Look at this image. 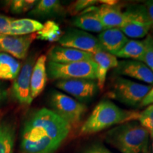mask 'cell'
I'll use <instances>...</instances> for the list:
<instances>
[{
	"mask_svg": "<svg viewBox=\"0 0 153 153\" xmlns=\"http://www.w3.org/2000/svg\"><path fill=\"white\" fill-rule=\"evenodd\" d=\"M138 120L140 124L149 132L153 131V104L148 106L143 112L140 113Z\"/></svg>",
	"mask_w": 153,
	"mask_h": 153,
	"instance_id": "484cf974",
	"label": "cell"
},
{
	"mask_svg": "<svg viewBox=\"0 0 153 153\" xmlns=\"http://www.w3.org/2000/svg\"><path fill=\"white\" fill-rule=\"evenodd\" d=\"M71 126L52 110L43 108L34 113L24 126L22 153H53L66 139Z\"/></svg>",
	"mask_w": 153,
	"mask_h": 153,
	"instance_id": "6da1fadb",
	"label": "cell"
},
{
	"mask_svg": "<svg viewBox=\"0 0 153 153\" xmlns=\"http://www.w3.org/2000/svg\"><path fill=\"white\" fill-rule=\"evenodd\" d=\"M48 76L51 79H97V64L93 60H85L70 63L48 62Z\"/></svg>",
	"mask_w": 153,
	"mask_h": 153,
	"instance_id": "277c9868",
	"label": "cell"
},
{
	"mask_svg": "<svg viewBox=\"0 0 153 153\" xmlns=\"http://www.w3.org/2000/svg\"><path fill=\"white\" fill-rule=\"evenodd\" d=\"M64 8L60 1L57 0H41L38 1L29 15L33 16L46 17L61 14L64 12Z\"/></svg>",
	"mask_w": 153,
	"mask_h": 153,
	"instance_id": "44dd1931",
	"label": "cell"
},
{
	"mask_svg": "<svg viewBox=\"0 0 153 153\" xmlns=\"http://www.w3.org/2000/svg\"><path fill=\"white\" fill-rule=\"evenodd\" d=\"M140 113L126 111L109 100H103L96 106L81 127L82 135L98 133L117 124L138 120Z\"/></svg>",
	"mask_w": 153,
	"mask_h": 153,
	"instance_id": "7a4b0ae2",
	"label": "cell"
},
{
	"mask_svg": "<svg viewBox=\"0 0 153 153\" xmlns=\"http://www.w3.org/2000/svg\"><path fill=\"white\" fill-rule=\"evenodd\" d=\"M43 28L41 22L31 19H13L10 24L8 35L26 36L37 33Z\"/></svg>",
	"mask_w": 153,
	"mask_h": 153,
	"instance_id": "d6986e66",
	"label": "cell"
},
{
	"mask_svg": "<svg viewBox=\"0 0 153 153\" xmlns=\"http://www.w3.org/2000/svg\"><path fill=\"white\" fill-rule=\"evenodd\" d=\"M34 62L35 60L32 57L28 59L13 83V94L21 104L30 105L33 101L30 95V77Z\"/></svg>",
	"mask_w": 153,
	"mask_h": 153,
	"instance_id": "8fae6325",
	"label": "cell"
},
{
	"mask_svg": "<svg viewBox=\"0 0 153 153\" xmlns=\"http://www.w3.org/2000/svg\"><path fill=\"white\" fill-rule=\"evenodd\" d=\"M117 1H111V0H104V1H99V3H102L103 4H106L108 6H115L117 4Z\"/></svg>",
	"mask_w": 153,
	"mask_h": 153,
	"instance_id": "836d02e7",
	"label": "cell"
},
{
	"mask_svg": "<svg viewBox=\"0 0 153 153\" xmlns=\"http://www.w3.org/2000/svg\"><path fill=\"white\" fill-rule=\"evenodd\" d=\"M151 104H153V87L148 93V94L145 96V98L143 99V101H141L140 106H150Z\"/></svg>",
	"mask_w": 153,
	"mask_h": 153,
	"instance_id": "f546056e",
	"label": "cell"
},
{
	"mask_svg": "<svg viewBox=\"0 0 153 153\" xmlns=\"http://www.w3.org/2000/svg\"><path fill=\"white\" fill-rule=\"evenodd\" d=\"M152 87L151 85L137 83L123 77H117L113 83L109 95L111 98L124 104L135 106L140 104Z\"/></svg>",
	"mask_w": 153,
	"mask_h": 153,
	"instance_id": "5b68a950",
	"label": "cell"
},
{
	"mask_svg": "<svg viewBox=\"0 0 153 153\" xmlns=\"http://www.w3.org/2000/svg\"><path fill=\"white\" fill-rule=\"evenodd\" d=\"M145 55V45L143 41L132 40L128 42L124 46L114 55L121 58L133 59L143 62Z\"/></svg>",
	"mask_w": 153,
	"mask_h": 153,
	"instance_id": "603a6c76",
	"label": "cell"
},
{
	"mask_svg": "<svg viewBox=\"0 0 153 153\" xmlns=\"http://www.w3.org/2000/svg\"><path fill=\"white\" fill-rule=\"evenodd\" d=\"M21 69V63L16 58L7 53H0V79H16Z\"/></svg>",
	"mask_w": 153,
	"mask_h": 153,
	"instance_id": "ffe728a7",
	"label": "cell"
},
{
	"mask_svg": "<svg viewBox=\"0 0 153 153\" xmlns=\"http://www.w3.org/2000/svg\"><path fill=\"white\" fill-rule=\"evenodd\" d=\"M58 42L60 46L71 48L91 54L104 51L98 38L87 32L74 28H71L63 34Z\"/></svg>",
	"mask_w": 153,
	"mask_h": 153,
	"instance_id": "ba28073f",
	"label": "cell"
},
{
	"mask_svg": "<svg viewBox=\"0 0 153 153\" xmlns=\"http://www.w3.org/2000/svg\"><path fill=\"white\" fill-rule=\"evenodd\" d=\"M98 39L105 52L115 55L126 45L129 39L119 28H108L101 32Z\"/></svg>",
	"mask_w": 153,
	"mask_h": 153,
	"instance_id": "9a60e30c",
	"label": "cell"
},
{
	"mask_svg": "<svg viewBox=\"0 0 153 153\" xmlns=\"http://www.w3.org/2000/svg\"><path fill=\"white\" fill-rule=\"evenodd\" d=\"M143 42L145 45L143 62L153 72V37L150 35H148Z\"/></svg>",
	"mask_w": 153,
	"mask_h": 153,
	"instance_id": "4316f807",
	"label": "cell"
},
{
	"mask_svg": "<svg viewBox=\"0 0 153 153\" xmlns=\"http://www.w3.org/2000/svg\"><path fill=\"white\" fill-rule=\"evenodd\" d=\"M145 8H146L147 13H148V17L152 24V26L153 28V0H149L146 1L144 4Z\"/></svg>",
	"mask_w": 153,
	"mask_h": 153,
	"instance_id": "4dcf8cb0",
	"label": "cell"
},
{
	"mask_svg": "<svg viewBox=\"0 0 153 153\" xmlns=\"http://www.w3.org/2000/svg\"><path fill=\"white\" fill-rule=\"evenodd\" d=\"M150 136L151 138V141H152V153H153V131L150 132Z\"/></svg>",
	"mask_w": 153,
	"mask_h": 153,
	"instance_id": "e575fe53",
	"label": "cell"
},
{
	"mask_svg": "<svg viewBox=\"0 0 153 153\" xmlns=\"http://www.w3.org/2000/svg\"><path fill=\"white\" fill-rule=\"evenodd\" d=\"M60 26L54 21H47L43 24V28L36 33V38L42 41L55 42L59 41L62 36Z\"/></svg>",
	"mask_w": 153,
	"mask_h": 153,
	"instance_id": "cb8c5ba5",
	"label": "cell"
},
{
	"mask_svg": "<svg viewBox=\"0 0 153 153\" xmlns=\"http://www.w3.org/2000/svg\"><path fill=\"white\" fill-rule=\"evenodd\" d=\"M13 18L5 16L0 14V34L8 35L9 29H10V24L12 22Z\"/></svg>",
	"mask_w": 153,
	"mask_h": 153,
	"instance_id": "f1b7e54d",
	"label": "cell"
},
{
	"mask_svg": "<svg viewBox=\"0 0 153 153\" xmlns=\"http://www.w3.org/2000/svg\"><path fill=\"white\" fill-rule=\"evenodd\" d=\"M85 153H105V148L101 145H94L86 151Z\"/></svg>",
	"mask_w": 153,
	"mask_h": 153,
	"instance_id": "d6a6232c",
	"label": "cell"
},
{
	"mask_svg": "<svg viewBox=\"0 0 153 153\" xmlns=\"http://www.w3.org/2000/svg\"><path fill=\"white\" fill-rule=\"evenodd\" d=\"M92 60L97 64V87L100 90L104 89L106 74L111 68L118 66V61L115 55L105 51H101L92 55Z\"/></svg>",
	"mask_w": 153,
	"mask_h": 153,
	"instance_id": "e0dca14e",
	"label": "cell"
},
{
	"mask_svg": "<svg viewBox=\"0 0 153 153\" xmlns=\"http://www.w3.org/2000/svg\"><path fill=\"white\" fill-rule=\"evenodd\" d=\"M35 38L36 33L21 36L0 34V53L24 60L27 57L28 50Z\"/></svg>",
	"mask_w": 153,
	"mask_h": 153,
	"instance_id": "9c48e42d",
	"label": "cell"
},
{
	"mask_svg": "<svg viewBox=\"0 0 153 153\" xmlns=\"http://www.w3.org/2000/svg\"><path fill=\"white\" fill-rule=\"evenodd\" d=\"M53 111L65 120L70 126L79 123L87 110L85 105L57 91H53L50 97Z\"/></svg>",
	"mask_w": 153,
	"mask_h": 153,
	"instance_id": "8992f818",
	"label": "cell"
},
{
	"mask_svg": "<svg viewBox=\"0 0 153 153\" xmlns=\"http://www.w3.org/2000/svg\"><path fill=\"white\" fill-rule=\"evenodd\" d=\"M95 12L101 23L108 28H120L127 24V17L118 7L102 4L100 7H94Z\"/></svg>",
	"mask_w": 153,
	"mask_h": 153,
	"instance_id": "5bb4252c",
	"label": "cell"
},
{
	"mask_svg": "<svg viewBox=\"0 0 153 153\" xmlns=\"http://www.w3.org/2000/svg\"><path fill=\"white\" fill-rule=\"evenodd\" d=\"M7 98H8V91H7V87L3 83L0 82V104L4 102Z\"/></svg>",
	"mask_w": 153,
	"mask_h": 153,
	"instance_id": "1f68e13d",
	"label": "cell"
},
{
	"mask_svg": "<svg viewBox=\"0 0 153 153\" xmlns=\"http://www.w3.org/2000/svg\"><path fill=\"white\" fill-rule=\"evenodd\" d=\"M105 153H113L111 152H110L109 150H108V149H106V148H105Z\"/></svg>",
	"mask_w": 153,
	"mask_h": 153,
	"instance_id": "d590c367",
	"label": "cell"
},
{
	"mask_svg": "<svg viewBox=\"0 0 153 153\" xmlns=\"http://www.w3.org/2000/svg\"><path fill=\"white\" fill-rule=\"evenodd\" d=\"M91 53L84 52L71 48L55 45L48 52L47 59L49 62L70 63L85 60H92Z\"/></svg>",
	"mask_w": 153,
	"mask_h": 153,
	"instance_id": "4fadbf2b",
	"label": "cell"
},
{
	"mask_svg": "<svg viewBox=\"0 0 153 153\" xmlns=\"http://www.w3.org/2000/svg\"><path fill=\"white\" fill-rule=\"evenodd\" d=\"M56 87L81 101L89 100L97 94L98 87L94 80L71 79L58 80Z\"/></svg>",
	"mask_w": 153,
	"mask_h": 153,
	"instance_id": "30bf717a",
	"label": "cell"
},
{
	"mask_svg": "<svg viewBox=\"0 0 153 153\" xmlns=\"http://www.w3.org/2000/svg\"><path fill=\"white\" fill-rule=\"evenodd\" d=\"M150 132L136 120L118 125L106 134L107 143L122 153H143L148 146Z\"/></svg>",
	"mask_w": 153,
	"mask_h": 153,
	"instance_id": "3957f363",
	"label": "cell"
},
{
	"mask_svg": "<svg viewBox=\"0 0 153 153\" xmlns=\"http://www.w3.org/2000/svg\"><path fill=\"white\" fill-rule=\"evenodd\" d=\"M96 4H99V1L96 0H78L74 1L69 7V12L72 15H75L78 13L82 12L89 7H93Z\"/></svg>",
	"mask_w": 153,
	"mask_h": 153,
	"instance_id": "83f0119b",
	"label": "cell"
},
{
	"mask_svg": "<svg viewBox=\"0 0 153 153\" xmlns=\"http://www.w3.org/2000/svg\"><path fill=\"white\" fill-rule=\"evenodd\" d=\"M73 24L80 29L95 33H101L107 29L95 12L94 6L85 9L75 17L73 19Z\"/></svg>",
	"mask_w": 153,
	"mask_h": 153,
	"instance_id": "ac0fdd59",
	"label": "cell"
},
{
	"mask_svg": "<svg viewBox=\"0 0 153 153\" xmlns=\"http://www.w3.org/2000/svg\"><path fill=\"white\" fill-rule=\"evenodd\" d=\"M15 128L11 122H0V153H13Z\"/></svg>",
	"mask_w": 153,
	"mask_h": 153,
	"instance_id": "7402d4cb",
	"label": "cell"
},
{
	"mask_svg": "<svg viewBox=\"0 0 153 153\" xmlns=\"http://www.w3.org/2000/svg\"><path fill=\"white\" fill-rule=\"evenodd\" d=\"M35 0H12L7 1L9 11L12 14H20L31 10L37 4Z\"/></svg>",
	"mask_w": 153,
	"mask_h": 153,
	"instance_id": "d4e9b609",
	"label": "cell"
},
{
	"mask_svg": "<svg viewBox=\"0 0 153 153\" xmlns=\"http://www.w3.org/2000/svg\"><path fill=\"white\" fill-rule=\"evenodd\" d=\"M116 74L128 76L153 85V72L144 62L137 60H121L115 69Z\"/></svg>",
	"mask_w": 153,
	"mask_h": 153,
	"instance_id": "7c38bea8",
	"label": "cell"
},
{
	"mask_svg": "<svg viewBox=\"0 0 153 153\" xmlns=\"http://www.w3.org/2000/svg\"><path fill=\"white\" fill-rule=\"evenodd\" d=\"M123 12L127 17L128 22L119 29L126 36L141 38L148 36L152 26L145 5L131 6Z\"/></svg>",
	"mask_w": 153,
	"mask_h": 153,
	"instance_id": "52a82bcc",
	"label": "cell"
},
{
	"mask_svg": "<svg viewBox=\"0 0 153 153\" xmlns=\"http://www.w3.org/2000/svg\"><path fill=\"white\" fill-rule=\"evenodd\" d=\"M46 61V55H42L34 64L30 77V95L33 100L41 94L46 85L48 79Z\"/></svg>",
	"mask_w": 153,
	"mask_h": 153,
	"instance_id": "2e32d148",
	"label": "cell"
}]
</instances>
